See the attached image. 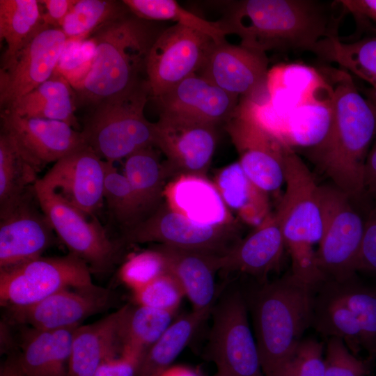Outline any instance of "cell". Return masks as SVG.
Segmentation results:
<instances>
[{
  "label": "cell",
  "instance_id": "obj_1",
  "mask_svg": "<svg viewBox=\"0 0 376 376\" xmlns=\"http://www.w3.org/2000/svg\"><path fill=\"white\" fill-rule=\"evenodd\" d=\"M345 13L339 0H241L230 1L218 22L252 49L311 52L322 39L338 36Z\"/></svg>",
  "mask_w": 376,
  "mask_h": 376
},
{
  "label": "cell",
  "instance_id": "obj_2",
  "mask_svg": "<svg viewBox=\"0 0 376 376\" xmlns=\"http://www.w3.org/2000/svg\"><path fill=\"white\" fill-rule=\"evenodd\" d=\"M321 73L331 88L333 118L323 141L305 154L332 185L364 203V167L376 137V92L363 95L345 70L326 68Z\"/></svg>",
  "mask_w": 376,
  "mask_h": 376
},
{
  "label": "cell",
  "instance_id": "obj_3",
  "mask_svg": "<svg viewBox=\"0 0 376 376\" xmlns=\"http://www.w3.org/2000/svg\"><path fill=\"white\" fill-rule=\"evenodd\" d=\"M162 30L130 13L97 31L91 36L95 54L90 72L75 91L79 100L95 106L146 79L141 74L147 56Z\"/></svg>",
  "mask_w": 376,
  "mask_h": 376
},
{
  "label": "cell",
  "instance_id": "obj_4",
  "mask_svg": "<svg viewBox=\"0 0 376 376\" xmlns=\"http://www.w3.org/2000/svg\"><path fill=\"white\" fill-rule=\"evenodd\" d=\"M314 288L290 272L253 294L254 336L264 376L278 371L311 326Z\"/></svg>",
  "mask_w": 376,
  "mask_h": 376
},
{
  "label": "cell",
  "instance_id": "obj_5",
  "mask_svg": "<svg viewBox=\"0 0 376 376\" xmlns=\"http://www.w3.org/2000/svg\"><path fill=\"white\" fill-rule=\"evenodd\" d=\"M285 191L274 212L291 260V273L315 287L326 281L318 269L316 250L323 228L320 185L293 149L285 162Z\"/></svg>",
  "mask_w": 376,
  "mask_h": 376
},
{
  "label": "cell",
  "instance_id": "obj_6",
  "mask_svg": "<svg viewBox=\"0 0 376 376\" xmlns=\"http://www.w3.org/2000/svg\"><path fill=\"white\" fill-rule=\"evenodd\" d=\"M150 97L146 79L95 107L81 130L86 142L103 160L114 163L141 149L155 147V123L144 108Z\"/></svg>",
  "mask_w": 376,
  "mask_h": 376
},
{
  "label": "cell",
  "instance_id": "obj_7",
  "mask_svg": "<svg viewBox=\"0 0 376 376\" xmlns=\"http://www.w3.org/2000/svg\"><path fill=\"white\" fill-rule=\"evenodd\" d=\"M320 196L323 228L317 265L327 280L345 281L358 272L366 214L357 207L361 203L332 184L320 185Z\"/></svg>",
  "mask_w": 376,
  "mask_h": 376
},
{
  "label": "cell",
  "instance_id": "obj_8",
  "mask_svg": "<svg viewBox=\"0 0 376 376\" xmlns=\"http://www.w3.org/2000/svg\"><path fill=\"white\" fill-rule=\"evenodd\" d=\"M239 221L224 225L195 222L162 203L152 213L118 239L123 246L157 242L159 244L225 255L242 237Z\"/></svg>",
  "mask_w": 376,
  "mask_h": 376
},
{
  "label": "cell",
  "instance_id": "obj_9",
  "mask_svg": "<svg viewBox=\"0 0 376 376\" xmlns=\"http://www.w3.org/2000/svg\"><path fill=\"white\" fill-rule=\"evenodd\" d=\"M91 273L86 263L70 253L0 268L1 306H27L62 289L91 285Z\"/></svg>",
  "mask_w": 376,
  "mask_h": 376
},
{
  "label": "cell",
  "instance_id": "obj_10",
  "mask_svg": "<svg viewBox=\"0 0 376 376\" xmlns=\"http://www.w3.org/2000/svg\"><path fill=\"white\" fill-rule=\"evenodd\" d=\"M206 356L226 376H264L243 295L230 292L214 304Z\"/></svg>",
  "mask_w": 376,
  "mask_h": 376
},
{
  "label": "cell",
  "instance_id": "obj_11",
  "mask_svg": "<svg viewBox=\"0 0 376 376\" xmlns=\"http://www.w3.org/2000/svg\"><path fill=\"white\" fill-rule=\"evenodd\" d=\"M34 189L41 210L70 253L85 261L91 272L110 271L124 247L118 239L111 240L95 218L88 220V216L37 182Z\"/></svg>",
  "mask_w": 376,
  "mask_h": 376
},
{
  "label": "cell",
  "instance_id": "obj_12",
  "mask_svg": "<svg viewBox=\"0 0 376 376\" xmlns=\"http://www.w3.org/2000/svg\"><path fill=\"white\" fill-rule=\"evenodd\" d=\"M215 41L206 33L178 24L164 29L146 59V79L150 97H159L197 74Z\"/></svg>",
  "mask_w": 376,
  "mask_h": 376
},
{
  "label": "cell",
  "instance_id": "obj_13",
  "mask_svg": "<svg viewBox=\"0 0 376 376\" xmlns=\"http://www.w3.org/2000/svg\"><path fill=\"white\" fill-rule=\"evenodd\" d=\"M224 127L250 180L268 195L279 192L285 185V157L292 148L261 127L239 104Z\"/></svg>",
  "mask_w": 376,
  "mask_h": 376
},
{
  "label": "cell",
  "instance_id": "obj_14",
  "mask_svg": "<svg viewBox=\"0 0 376 376\" xmlns=\"http://www.w3.org/2000/svg\"><path fill=\"white\" fill-rule=\"evenodd\" d=\"M113 293L94 283L62 289L30 306L5 309L10 325L38 330H56L81 325L91 315L109 309L115 302Z\"/></svg>",
  "mask_w": 376,
  "mask_h": 376
},
{
  "label": "cell",
  "instance_id": "obj_15",
  "mask_svg": "<svg viewBox=\"0 0 376 376\" xmlns=\"http://www.w3.org/2000/svg\"><path fill=\"white\" fill-rule=\"evenodd\" d=\"M155 127V147L166 156L173 178L206 177L218 142V127L167 113H159Z\"/></svg>",
  "mask_w": 376,
  "mask_h": 376
},
{
  "label": "cell",
  "instance_id": "obj_16",
  "mask_svg": "<svg viewBox=\"0 0 376 376\" xmlns=\"http://www.w3.org/2000/svg\"><path fill=\"white\" fill-rule=\"evenodd\" d=\"M266 53L241 45L215 41L197 73L226 92L256 103L269 100Z\"/></svg>",
  "mask_w": 376,
  "mask_h": 376
},
{
  "label": "cell",
  "instance_id": "obj_17",
  "mask_svg": "<svg viewBox=\"0 0 376 376\" xmlns=\"http://www.w3.org/2000/svg\"><path fill=\"white\" fill-rule=\"evenodd\" d=\"M1 124V132L38 172L88 146L81 131L61 121L22 117L2 110Z\"/></svg>",
  "mask_w": 376,
  "mask_h": 376
},
{
  "label": "cell",
  "instance_id": "obj_18",
  "mask_svg": "<svg viewBox=\"0 0 376 376\" xmlns=\"http://www.w3.org/2000/svg\"><path fill=\"white\" fill-rule=\"evenodd\" d=\"M66 42L61 29L47 27L39 32L10 61L1 65V110L8 109L53 75Z\"/></svg>",
  "mask_w": 376,
  "mask_h": 376
},
{
  "label": "cell",
  "instance_id": "obj_19",
  "mask_svg": "<svg viewBox=\"0 0 376 376\" xmlns=\"http://www.w3.org/2000/svg\"><path fill=\"white\" fill-rule=\"evenodd\" d=\"M106 161L86 146L59 159L37 182L92 217L104 199Z\"/></svg>",
  "mask_w": 376,
  "mask_h": 376
},
{
  "label": "cell",
  "instance_id": "obj_20",
  "mask_svg": "<svg viewBox=\"0 0 376 376\" xmlns=\"http://www.w3.org/2000/svg\"><path fill=\"white\" fill-rule=\"evenodd\" d=\"M36 199L34 192L0 217V268L38 258L53 244L54 230Z\"/></svg>",
  "mask_w": 376,
  "mask_h": 376
},
{
  "label": "cell",
  "instance_id": "obj_21",
  "mask_svg": "<svg viewBox=\"0 0 376 376\" xmlns=\"http://www.w3.org/2000/svg\"><path fill=\"white\" fill-rule=\"evenodd\" d=\"M159 113H167L214 125H225L234 116L240 97L194 74L153 98Z\"/></svg>",
  "mask_w": 376,
  "mask_h": 376
},
{
  "label": "cell",
  "instance_id": "obj_22",
  "mask_svg": "<svg viewBox=\"0 0 376 376\" xmlns=\"http://www.w3.org/2000/svg\"><path fill=\"white\" fill-rule=\"evenodd\" d=\"M285 251L279 224L272 212L220 257V271L237 272L264 279L280 269Z\"/></svg>",
  "mask_w": 376,
  "mask_h": 376
},
{
  "label": "cell",
  "instance_id": "obj_23",
  "mask_svg": "<svg viewBox=\"0 0 376 376\" xmlns=\"http://www.w3.org/2000/svg\"><path fill=\"white\" fill-rule=\"evenodd\" d=\"M78 327L45 331L19 326L18 358L24 375L70 376L72 337Z\"/></svg>",
  "mask_w": 376,
  "mask_h": 376
},
{
  "label": "cell",
  "instance_id": "obj_24",
  "mask_svg": "<svg viewBox=\"0 0 376 376\" xmlns=\"http://www.w3.org/2000/svg\"><path fill=\"white\" fill-rule=\"evenodd\" d=\"M163 254L170 273L179 283L193 306L201 311L214 306L215 274L220 271V257L214 254L165 244L156 245Z\"/></svg>",
  "mask_w": 376,
  "mask_h": 376
},
{
  "label": "cell",
  "instance_id": "obj_25",
  "mask_svg": "<svg viewBox=\"0 0 376 376\" xmlns=\"http://www.w3.org/2000/svg\"><path fill=\"white\" fill-rule=\"evenodd\" d=\"M164 197L173 210L205 225L237 222L213 182L206 177L180 175L166 185Z\"/></svg>",
  "mask_w": 376,
  "mask_h": 376
},
{
  "label": "cell",
  "instance_id": "obj_26",
  "mask_svg": "<svg viewBox=\"0 0 376 376\" xmlns=\"http://www.w3.org/2000/svg\"><path fill=\"white\" fill-rule=\"evenodd\" d=\"M326 82L311 99L281 116L277 137L294 150L299 148L305 153L312 150L329 132L334 109L331 88Z\"/></svg>",
  "mask_w": 376,
  "mask_h": 376
},
{
  "label": "cell",
  "instance_id": "obj_27",
  "mask_svg": "<svg viewBox=\"0 0 376 376\" xmlns=\"http://www.w3.org/2000/svg\"><path fill=\"white\" fill-rule=\"evenodd\" d=\"M122 309L75 331L71 347L70 376H93L104 361L120 355L118 329Z\"/></svg>",
  "mask_w": 376,
  "mask_h": 376
},
{
  "label": "cell",
  "instance_id": "obj_28",
  "mask_svg": "<svg viewBox=\"0 0 376 376\" xmlns=\"http://www.w3.org/2000/svg\"><path fill=\"white\" fill-rule=\"evenodd\" d=\"M213 183L228 209L246 224L255 228L272 212L269 195L250 180L238 161L218 171Z\"/></svg>",
  "mask_w": 376,
  "mask_h": 376
},
{
  "label": "cell",
  "instance_id": "obj_29",
  "mask_svg": "<svg viewBox=\"0 0 376 376\" xmlns=\"http://www.w3.org/2000/svg\"><path fill=\"white\" fill-rule=\"evenodd\" d=\"M75 92L70 83L54 72L48 80L6 110L22 117L64 122L79 130Z\"/></svg>",
  "mask_w": 376,
  "mask_h": 376
},
{
  "label": "cell",
  "instance_id": "obj_30",
  "mask_svg": "<svg viewBox=\"0 0 376 376\" xmlns=\"http://www.w3.org/2000/svg\"><path fill=\"white\" fill-rule=\"evenodd\" d=\"M212 308L194 311L172 322L140 359L134 376H160L190 343Z\"/></svg>",
  "mask_w": 376,
  "mask_h": 376
},
{
  "label": "cell",
  "instance_id": "obj_31",
  "mask_svg": "<svg viewBox=\"0 0 376 376\" xmlns=\"http://www.w3.org/2000/svg\"><path fill=\"white\" fill-rule=\"evenodd\" d=\"M154 148L150 146L132 153L125 158L124 165V175L138 200L142 220L162 203L166 180L173 176Z\"/></svg>",
  "mask_w": 376,
  "mask_h": 376
},
{
  "label": "cell",
  "instance_id": "obj_32",
  "mask_svg": "<svg viewBox=\"0 0 376 376\" xmlns=\"http://www.w3.org/2000/svg\"><path fill=\"white\" fill-rule=\"evenodd\" d=\"M41 6L37 0H0V39L6 44L1 65L49 27L44 22Z\"/></svg>",
  "mask_w": 376,
  "mask_h": 376
},
{
  "label": "cell",
  "instance_id": "obj_33",
  "mask_svg": "<svg viewBox=\"0 0 376 376\" xmlns=\"http://www.w3.org/2000/svg\"><path fill=\"white\" fill-rule=\"evenodd\" d=\"M118 329L120 354L134 352L142 356L172 324L174 313L139 304H126Z\"/></svg>",
  "mask_w": 376,
  "mask_h": 376
},
{
  "label": "cell",
  "instance_id": "obj_34",
  "mask_svg": "<svg viewBox=\"0 0 376 376\" xmlns=\"http://www.w3.org/2000/svg\"><path fill=\"white\" fill-rule=\"evenodd\" d=\"M38 171L4 133L0 135V217L35 192Z\"/></svg>",
  "mask_w": 376,
  "mask_h": 376
},
{
  "label": "cell",
  "instance_id": "obj_35",
  "mask_svg": "<svg viewBox=\"0 0 376 376\" xmlns=\"http://www.w3.org/2000/svg\"><path fill=\"white\" fill-rule=\"evenodd\" d=\"M370 84L376 91V36L345 42L339 36L320 40L311 51Z\"/></svg>",
  "mask_w": 376,
  "mask_h": 376
},
{
  "label": "cell",
  "instance_id": "obj_36",
  "mask_svg": "<svg viewBox=\"0 0 376 376\" xmlns=\"http://www.w3.org/2000/svg\"><path fill=\"white\" fill-rule=\"evenodd\" d=\"M130 13L123 1L76 0L61 29L67 40H84Z\"/></svg>",
  "mask_w": 376,
  "mask_h": 376
},
{
  "label": "cell",
  "instance_id": "obj_37",
  "mask_svg": "<svg viewBox=\"0 0 376 376\" xmlns=\"http://www.w3.org/2000/svg\"><path fill=\"white\" fill-rule=\"evenodd\" d=\"M327 281L359 322L363 350L368 354V361L373 360L376 357V288L357 281L356 276L342 282Z\"/></svg>",
  "mask_w": 376,
  "mask_h": 376
},
{
  "label": "cell",
  "instance_id": "obj_38",
  "mask_svg": "<svg viewBox=\"0 0 376 376\" xmlns=\"http://www.w3.org/2000/svg\"><path fill=\"white\" fill-rule=\"evenodd\" d=\"M135 16L150 22L172 21L206 33L216 41L226 36L218 21L210 22L180 6L173 0H123Z\"/></svg>",
  "mask_w": 376,
  "mask_h": 376
},
{
  "label": "cell",
  "instance_id": "obj_39",
  "mask_svg": "<svg viewBox=\"0 0 376 376\" xmlns=\"http://www.w3.org/2000/svg\"><path fill=\"white\" fill-rule=\"evenodd\" d=\"M104 199L108 210L126 231L143 219L136 195L124 174L118 172L114 163L106 161Z\"/></svg>",
  "mask_w": 376,
  "mask_h": 376
},
{
  "label": "cell",
  "instance_id": "obj_40",
  "mask_svg": "<svg viewBox=\"0 0 376 376\" xmlns=\"http://www.w3.org/2000/svg\"><path fill=\"white\" fill-rule=\"evenodd\" d=\"M168 272L162 252L155 246L130 255L119 269V279L134 292Z\"/></svg>",
  "mask_w": 376,
  "mask_h": 376
},
{
  "label": "cell",
  "instance_id": "obj_41",
  "mask_svg": "<svg viewBox=\"0 0 376 376\" xmlns=\"http://www.w3.org/2000/svg\"><path fill=\"white\" fill-rule=\"evenodd\" d=\"M94 54L91 37L84 40H67L55 72L63 76L76 91L90 72Z\"/></svg>",
  "mask_w": 376,
  "mask_h": 376
},
{
  "label": "cell",
  "instance_id": "obj_42",
  "mask_svg": "<svg viewBox=\"0 0 376 376\" xmlns=\"http://www.w3.org/2000/svg\"><path fill=\"white\" fill-rule=\"evenodd\" d=\"M132 292L136 304L173 313L185 296L178 281L169 272Z\"/></svg>",
  "mask_w": 376,
  "mask_h": 376
},
{
  "label": "cell",
  "instance_id": "obj_43",
  "mask_svg": "<svg viewBox=\"0 0 376 376\" xmlns=\"http://www.w3.org/2000/svg\"><path fill=\"white\" fill-rule=\"evenodd\" d=\"M324 347L315 339H302L273 376H323Z\"/></svg>",
  "mask_w": 376,
  "mask_h": 376
},
{
  "label": "cell",
  "instance_id": "obj_44",
  "mask_svg": "<svg viewBox=\"0 0 376 376\" xmlns=\"http://www.w3.org/2000/svg\"><path fill=\"white\" fill-rule=\"evenodd\" d=\"M324 357L323 376H366L368 361L354 355L339 338H328Z\"/></svg>",
  "mask_w": 376,
  "mask_h": 376
},
{
  "label": "cell",
  "instance_id": "obj_45",
  "mask_svg": "<svg viewBox=\"0 0 376 376\" xmlns=\"http://www.w3.org/2000/svg\"><path fill=\"white\" fill-rule=\"evenodd\" d=\"M370 202L366 212L357 271L376 274V201Z\"/></svg>",
  "mask_w": 376,
  "mask_h": 376
},
{
  "label": "cell",
  "instance_id": "obj_46",
  "mask_svg": "<svg viewBox=\"0 0 376 376\" xmlns=\"http://www.w3.org/2000/svg\"><path fill=\"white\" fill-rule=\"evenodd\" d=\"M141 357L137 352H123L102 363L93 376H134Z\"/></svg>",
  "mask_w": 376,
  "mask_h": 376
},
{
  "label": "cell",
  "instance_id": "obj_47",
  "mask_svg": "<svg viewBox=\"0 0 376 376\" xmlns=\"http://www.w3.org/2000/svg\"><path fill=\"white\" fill-rule=\"evenodd\" d=\"M76 0H40L43 6V19L49 27L61 29Z\"/></svg>",
  "mask_w": 376,
  "mask_h": 376
},
{
  "label": "cell",
  "instance_id": "obj_48",
  "mask_svg": "<svg viewBox=\"0 0 376 376\" xmlns=\"http://www.w3.org/2000/svg\"><path fill=\"white\" fill-rule=\"evenodd\" d=\"M363 183L366 198L376 201V137L366 158Z\"/></svg>",
  "mask_w": 376,
  "mask_h": 376
},
{
  "label": "cell",
  "instance_id": "obj_49",
  "mask_svg": "<svg viewBox=\"0 0 376 376\" xmlns=\"http://www.w3.org/2000/svg\"><path fill=\"white\" fill-rule=\"evenodd\" d=\"M347 13L357 19H368L376 24V0H339Z\"/></svg>",
  "mask_w": 376,
  "mask_h": 376
},
{
  "label": "cell",
  "instance_id": "obj_50",
  "mask_svg": "<svg viewBox=\"0 0 376 376\" xmlns=\"http://www.w3.org/2000/svg\"><path fill=\"white\" fill-rule=\"evenodd\" d=\"M11 325L5 320L0 324V352L1 354L9 355L19 351L17 339L11 331Z\"/></svg>",
  "mask_w": 376,
  "mask_h": 376
},
{
  "label": "cell",
  "instance_id": "obj_51",
  "mask_svg": "<svg viewBox=\"0 0 376 376\" xmlns=\"http://www.w3.org/2000/svg\"><path fill=\"white\" fill-rule=\"evenodd\" d=\"M0 376H26L19 361L18 352L6 356L0 366Z\"/></svg>",
  "mask_w": 376,
  "mask_h": 376
},
{
  "label": "cell",
  "instance_id": "obj_52",
  "mask_svg": "<svg viewBox=\"0 0 376 376\" xmlns=\"http://www.w3.org/2000/svg\"><path fill=\"white\" fill-rule=\"evenodd\" d=\"M160 376H200L194 370L184 366L169 367Z\"/></svg>",
  "mask_w": 376,
  "mask_h": 376
},
{
  "label": "cell",
  "instance_id": "obj_53",
  "mask_svg": "<svg viewBox=\"0 0 376 376\" xmlns=\"http://www.w3.org/2000/svg\"><path fill=\"white\" fill-rule=\"evenodd\" d=\"M214 376H226V375L217 371V373Z\"/></svg>",
  "mask_w": 376,
  "mask_h": 376
},
{
  "label": "cell",
  "instance_id": "obj_54",
  "mask_svg": "<svg viewBox=\"0 0 376 376\" xmlns=\"http://www.w3.org/2000/svg\"><path fill=\"white\" fill-rule=\"evenodd\" d=\"M376 92V91H375Z\"/></svg>",
  "mask_w": 376,
  "mask_h": 376
}]
</instances>
